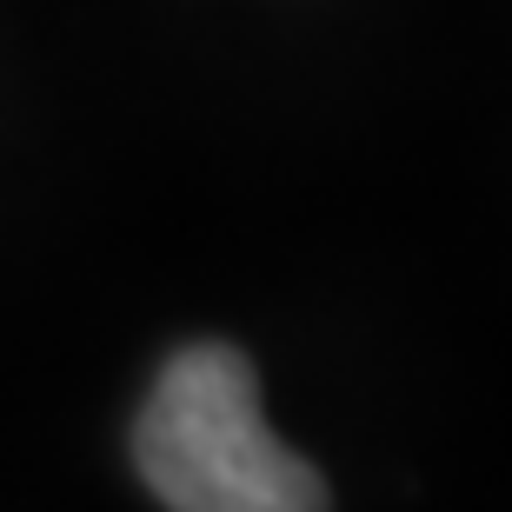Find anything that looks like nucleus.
I'll use <instances>...</instances> for the list:
<instances>
[{
    "label": "nucleus",
    "instance_id": "nucleus-1",
    "mask_svg": "<svg viewBox=\"0 0 512 512\" xmlns=\"http://www.w3.org/2000/svg\"><path fill=\"white\" fill-rule=\"evenodd\" d=\"M133 466L167 512H333L313 459L260 413V373L240 346H180L133 419Z\"/></svg>",
    "mask_w": 512,
    "mask_h": 512
}]
</instances>
